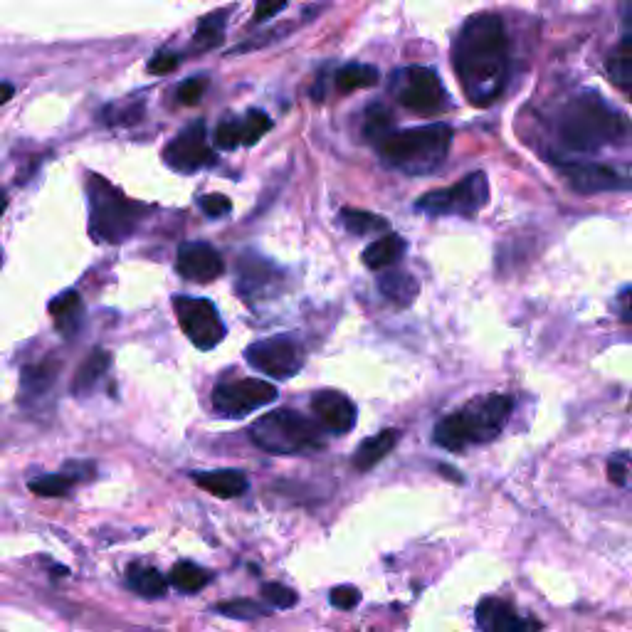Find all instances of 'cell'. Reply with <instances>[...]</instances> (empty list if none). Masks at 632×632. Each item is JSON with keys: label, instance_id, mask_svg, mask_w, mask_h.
<instances>
[{"label": "cell", "instance_id": "6da1fadb", "mask_svg": "<svg viewBox=\"0 0 632 632\" xmlns=\"http://www.w3.org/2000/svg\"><path fill=\"white\" fill-rule=\"evenodd\" d=\"M452 65L462 92L474 107L497 102L509 79V38L504 20L497 13L467 18L452 47Z\"/></svg>", "mask_w": 632, "mask_h": 632}, {"label": "cell", "instance_id": "7a4b0ae2", "mask_svg": "<svg viewBox=\"0 0 632 632\" xmlns=\"http://www.w3.org/2000/svg\"><path fill=\"white\" fill-rule=\"evenodd\" d=\"M630 121L598 94H581L563 107L558 136L563 146L578 154H591L603 146L620 144L628 136Z\"/></svg>", "mask_w": 632, "mask_h": 632}, {"label": "cell", "instance_id": "3957f363", "mask_svg": "<svg viewBox=\"0 0 632 632\" xmlns=\"http://www.w3.org/2000/svg\"><path fill=\"white\" fill-rule=\"evenodd\" d=\"M512 410V395L492 393L472 400L465 408L447 415L435 425V445H440L442 450L462 452L470 445H482V442L494 440L504 430Z\"/></svg>", "mask_w": 632, "mask_h": 632}, {"label": "cell", "instance_id": "277c9868", "mask_svg": "<svg viewBox=\"0 0 632 632\" xmlns=\"http://www.w3.org/2000/svg\"><path fill=\"white\" fill-rule=\"evenodd\" d=\"M452 126L450 124H425L415 129L393 131L381 146L383 163L388 168L405 173V176H430L440 171L450 154Z\"/></svg>", "mask_w": 632, "mask_h": 632}, {"label": "cell", "instance_id": "5b68a950", "mask_svg": "<svg viewBox=\"0 0 632 632\" xmlns=\"http://www.w3.org/2000/svg\"><path fill=\"white\" fill-rule=\"evenodd\" d=\"M89 235L97 242L119 245L129 240L141 220V205L134 203L104 176H89Z\"/></svg>", "mask_w": 632, "mask_h": 632}, {"label": "cell", "instance_id": "8992f818", "mask_svg": "<svg viewBox=\"0 0 632 632\" xmlns=\"http://www.w3.org/2000/svg\"><path fill=\"white\" fill-rule=\"evenodd\" d=\"M250 440L270 455H307L321 450V428L292 408H277L250 425Z\"/></svg>", "mask_w": 632, "mask_h": 632}, {"label": "cell", "instance_id": "52a82bcc", "mask_svg": "<svg viewBox=\"0 0 632 632\" xmlns=\"http://www.w3.org/2000/svg\"><path fill=\"white\" fill-rule=\"evenodd\" d=\"M391 94L400 107L415 114H440L447 107V92L440 75L430 67H403L391 75Z\"/></svg>", "mask_w": 632, "mask_h": 632}, {"label": "cell", "instance_id": "ba28073f", "mask_svg": "<svg viewBox=\"0 0 632 632\" xmlns=\"http://www.w3.org/2000/svg\"><path fill=\"white\" fill-rule=\"evenodd\" d=\"M489 203V181L487 173L474 171L462 178L460 183L437 191L425 193L415 203L420 213L428 215H460V218H474L484 205Z\"/></svg>", "mask_w": 632, "mask_h": 632}, {"label": "cell", "instance_id": "9c48e42d", "mask_svg": "<svg viewBox=\"0 0 632 632\" xmlns=\"http://www.w3.org/2000/svg\"><path fill=\"white\" fill-rule=\"evenodd\" d=\"M173 312H176L178 326H181L183 334L188 336V341L196 349L210 351L225 339V324L210 299L176 294L173 297Z\"/></svg>", "mask_w": 632, "mask_h": 632}, {"label": "cell", "instance_id": "30bf717a", "mask_svg": "<svg viewBox=\"0 0 632 632\" xmlns=\"http://www.w3.org/2000/svg\"><path fill=\"white\" fill-rule=\"evenodd\" d=\"M247 363L260 373L272 378H292L302 371L304 349L294 336H270V339L255 341L245 351Z\"/></svg>", "mask_w": 632, "mask_h": 632}, {"label": "cell", "instance_id": "8fae6325", "mask_svg": "<svg viewBox=\"0 0 632 632\" xmlns=\"http://www.w3.org/2000/svg\"><path fill=\"white\" fill-rule=\"evenodd\" d=\"M277 398V388L262 378H240L215 386L213 405L223 418H245Z\"/></svg>", "mask_w": 632, "mask_h": 632}, {"label": "cell", "instance_id": "7c38bea8", "mask_svg": "<svg viewBox=\"0 0 632 632\" xmlns=\"http://www.w3.org/2000/svg\"><path fill=\"white\" fill-rule=\"evenodd\" d=\"M163 161L178 173H196L213 163V149L205 134V121L196 119L178 131L163 149Z\"/></svg>", "mask_w": 632, "mask_h": 632}, {"label": "cell", "instance_id": "4fadbf2b", "mask_svg": "<svg viewBox=\"0 0 632 632\" xmlns=\"http://www.w3.org/2000/svg\"><path fill=\"white\" fill-rule=\"evenodd\" d=\"M176 270L188 282L208 284L223 275L225 262L223 255L208 242H186L178 247Z\"/></svg>", "mask_w": 632, "mask_h": 632}, {"label": "cell", "instance_id": "5bb4252c", "mask_svg": "<svg viewBox=\"0 0 632 632\" xmlns=\"http://www.w3.org/2000/svg\"><path fill=\"white\" fill-rule=\"evenodd\" d=\"M563 176L578 193H610L630 188L628 176L600 163H563Z\"/></svg>", "mask_w": 632, "mask_h": 632}, {"label": "cell", "instance_id": "9a60e30c", "mask_svg": "<svg viewBox=\"0 0 632 632\" xmlns=\"http://www.w3.org/2000/svg\"><path fill=\"white\" fill-rule=\"evenodd\" d=\"M312 410L321 428L329 433L346 435L354 430L356 425V405L351 403L349 395L339 391H319L312 398Z\"/></svg>", "mask_w": 632, "mask_h": 632}, {"label": "cell", "instance_id": "2e32d148", "mask_svg": "<svg viewBox=\"0 0 632 632\" xmlns=\"http://www.w3.org/2000/svg\"><path fill=\"white\" fill-rule=\"evenodd\" d=\"M477 623L482 632H539L534 618H521L507 600L487 598L477 608Z\"/></svg>", "mask_w": 632, "mask_h": 632}, {"label": "cell", "instance_id": "e0dca14e", "mask_svg": "<svg viewBox=\"0 0 632 632\" xmlns=\"http://www.w3.org/2000/svg\"><path fill=\"white\" fill-rule=\"evenodd\" d=\"M47 309H50L52 324H55V329L60 331V336H65V339H72V336L82 329L84 302L75 289H67V292L57 294Z\"/></svg>", "mask_w": 632, "mask_h": 632}, {"label": "cell", "instance_id": "ac0fdd59", "mask_svg": "<svg viewBox=\"0 0 632 632\" xmlns=\"http://www.w3.org/2000/svg\"><path fill=\"white\" fill-rule=\"evenodd\" d=\"M237 270H240V277H237V292L245 299H250L252 294H265L267 284H275L277 279L275 265H270V262L255 255L242 257Z\"/></svg>", "mask_w": 632, "mask_h": 632}, {"label": "cell", "instance_id": "d6986e66", "mask_svg": "<svg viewBox=\"0 0 632 632\" xmlns=\"http://www.w3.org/2000/svg\"><path fill=\"white\" fill-rule=\"evenodd\" d=\"M193 482L200 489L220 499H235L247 492V477L240 470H215V472H193Z\"/></svg>", "mask_w": 632, "mask_h": 632}, {"label": "cell", "instance_id": "ffe728a7", "mask_svg": "<svg viewBox=\"0 0 632 632\" xmlns=\"http://www.w3.org/2000/svg\"><path fill=\"white\" fill-rule=\"evenodd\" d=\"M109 368H112V356H109V351H89V356L84 358L82 366L77 368L75 378H72V393H75L77 398H87V395L97 388V383L107 376Z\"/></svg>", "mask_w": 632, "mask_h": 632}, {"label": "cell", "instance_id": "44dd1931", "mask_svg": "<svg viewBox=\"0 0 632 632\" xmlns=\"http://www.w3.org/2000/svg\"><path fill=\"white\" fill-rule=\"evenodd\" d=\"M400 442V430H383V433L366 437V440L358 445L354 455V465L358 472H368L378 465V462L386 460L391 455V450Z\"/></svg>", "mask_w": 632, "mask_h": 632}, {"label": "cell", "instance_id": "7402d4cb", "mask_svg": "<svg viewBox=\"0 0 632 632\" xmlns=\"http://www.w3.org/2000/svg\"><path fill=\"white\" fill-rule=\"evenodd\" d=\"M378 289H381L383 297L395 307L405 309L415 302V297L420 294V282L410 272L403 270H391L378 279Z\"/></svg>", "mask_w": 632, "mask_h": 632}, {"label": "cell", "instance_id": "603a6c76", "mask_svg": "<svg viewBox=\"0 0 632 632\" xmlns=\"http://www.w3.org/2000/svg\"><path fill=\"white\" fill-rule=\"evenodd\" d=\"M405 250H408V242L400 235L391 233L386 237H378L376 242H371V245L363 250V265H366L368 270H386V267L395 265V262L405 255Z\"/></svg>", "mask_w": 632, "mask_h": 632}, {"label": "cell", "instance_id": "cb8c5ba5", "mask_svg": "<svg viewBox=\"0 0 632 632\" xmlns=\"http://www.w3.org/2000/svg\"><path fill=\"white\" fill-rule=\"evenodd\" d=\"M126 583H129L131 591L139 593L141 598H151V600L163 598L168 591V586H171L158 568L141 566V563H131V566L126 568Z\"/></svg>", "mask_w": 632, "mask_h": 632}, {"label": "cell", "instance_id": "d4e9b609", "mask_svg": "<svg viewBox=\"0 0 632 632\" xmlns=\"http://www.w3.org/2000/svg\"><path fill=\"white\" fill-rule=\"evenodd\" d=\"M60 368L62 366L55 358L25 366L23 373H20V391H23L25 398H38V395L47 393L52 388V383H55Z\"/></svg>", "mask_w": 632, "mask_h": 632}, {"label": "cell", "instance_id": "484cf974", "mask_svg": "<svg viewBox=\"0 0 632 632\" xmlns=\"http://www.w3.org/2000/svg\"><path fill=\"white\" fill-rule=\"evenodd\" d=\"M605 70H608L610 82L632 97V30L615 45V50L610 52L608 62H605Z\"/></svg>", "mask_w": 632, "mask_h": 632}, {"label": "cell", "instance_id": "4316f807", "mask_svg": "<svg viewBox=\"0 0 632 632\" xmlns=\"http://www.w3.org/2000/svg\"><path fill=\"white\" fill-rule=\"evenodd\" d=\"M378 70L373 65H361V62H351V65L341 67L336 72L334 84L339 92L349 94V92H358V89H368V87H376L378 84Z\"/></svg>", "mask_w": 632, "mask_h": 632}, {"label": "cell", "instance_id": "83f0119b", "mask_svg": "<svg viewBox=\"0 0 632 632\" xmlns=\"http://www.w3.org/2000/svg\"><path fill=\"white\" fill-rule=\"evenodd\" d=\"M393 121V112L386 104H371L366 109V117H363V136L381 146L393 134Z\"/></svg>", "mask_w": 632, "mask_h": 632}, {"label": "cell", "instance_id": "f1b7e54d", "mask_svg": "<svg viewBox=\"0 0 632 632\" xmlns=\"http://www.w3.org/2000/svg\"><path fill=\"white\" fill-rule=\"evenodd\" d=\"M168 583H171L173 588H178L181 593H198L210 583V573L205 571V568L196 566V563L183 561L173 566Z\"/></svg>", "mask_w": 632, "mask_h": 632}, {"label": "cell", "instance_id": "f546056e", "mask_svg": "<svg viewBox=\"0 0 632 632\" xmlns=\"http://www.w3.org/2000/svg\"><path fill=\"white\" fill-rule=\"evenodd\" d=\"M339 218H341V225L354 235H376V233H383V230H388V220L376 213H368V210L344 208L339 213Z\"/></svg>", "mask_w": 632, "mask_h": 632}, {"label": "cell", "instance_id": "4dcf8cb0", "mask_svg": "<svg viewBox=\"0 0 632 632\" xmlns=\"http://www.w3.org/2000/svg\"><path fill=\"white\" fill-rule=\"evenodd\" d=\"M225 13H210L200 20L196 38H193V52H208L218 47L225 38Z\"/></svg>", "mask_w": 632, "mask_h": 632}, {"label": "cell", "instance_id": "1f68e13d", "mask_svg": "<svg viewBox=\"0 0 632 632\" xmlns=\"http://www.w3.org/2000/svg\"><path fill=\"white\" fill-rule=\"evenodd\" d=\"M77 479L67 477V474H42V477L30 479V492L38 494V497H65L72 487H75Z\"/></svg>", "mask_w": 632, "mask_h": 632}, {"label": "cell", "instance_id": "d6a6232c", "mask_svg": "<svg viewBox=\"0 0 632 632\" xmlns=\"http://www.w3.org/2000/svg\"><path fill=\"white\" fill-rule=\"evenodd\" d=\"M240 126H242V146H252L272 129V119L267 117L265 112H260V109H252V112H247L245 117L240 119Z\"/></svg>", "mask_w": 632, "mask_h": 632}, {"label": "cell", "instance_id": "836d02e7", "mask_svg": "<svg viewBox=\"0 0 632 632\" xmlns=\"http://www.w3.org/2000/svg\"><path fill=\"white\" fill-rule=\"evenodd\" d=\"M218 613L225 615V618H235V620H257L265 618L267 608H262L255 600H228V603L218 605Z\"/></svg>", "mask_w": 632, "mask_h": 632}, {"label": "cell", "instance_id": "e575fe53", "mask_svg": "<svg viewBox=\"0 0 632 632\" xmlns=\"http://www.w3.org/2000/svg\"><path fill=\"white\" fill-rule=\"evenodd\" d=\"M215 146L223 151H233L237 146H242L240 119H225L223 124H218V129H215Z\"/></svg>", "mask_w": 632, "mask_h": 632}, {"label": "cell", "instance_id": "d590c367", "mask_svg": "<svg viewBox=\"0 0 632 632\" xmlns=\"http://www.w3.org/2000/svg\"><path fill=\"white\" fill-rule=\"evenodd\" d=\"M205 89H208V77H191L178 87V102L186 104V107H196V104L203 99Z\"/></svg>", "mask_w": 632, "mask_h": 632}, {"label": "cell", "instance_id": "8d00e7d4", "mask_svg": "<svg viewBox=\"0 0 632 632\" xmlns=\"http://www.w3.org/2000/svg\"><path fill=\"white\" fill-rule=\"evenodd\" d=\"M262 598L270 605H275V608H292L297 603V593L292 588L282 586V583H265L262 586Z\"/></svg>", "mask_w": 632, "mask_h": 632}, {"label": "cell", "instance_id": "74e56055", "mask_svg": "<svg viewBox=\"0 0 632 632\" xmlns=\"http://www.w3.org/2000/svg\"><path fill=\"white\" fill-rule=\"evenodd\" d=\"M178 65H181V55H178V52L161 50L149 60V72L151 75H168V72L176 70Z\"/></svg>", "mask_w": 632, "mask_h": 632}, {"label": "cell", "instance_id": "f35d334b", "mask_svg": "<svg viewBox=\"0 0 632 632\" xmlns=\"http://www.w3.org/2000/svg\"><path fill=\"white\" fill-rule=\"evenodd\" d=\"M200 210H203L208 218H223V215H228L230 210H233V203H230V198L210 193V196L200 198Z\"/></svg>", "mask_w": 632, "mask_h": 632}, {"label": "cell", "instance_id": "ab89813d", "mask_svg": "<svg viewBox=\"0 0 632 632\" xmlns=\"http://www.w3.org/2000/svg\"><path fill=\"white\" fill-rule=\"evenodd\" d=\"M358 600H361V593L351 586H341V588H336V591H331V605L339 610L356 608Z\"/></svg>", "mask_w": 632, "mask_h": 632}, {"label": "cell", "instance_id": "60d3db41", "mask_svg": "<svg viewBox=\"0 0 632 632\" xmlns=\"http://www.w3.org/2000/svg\"><path fill=\"white\" fill-rule=\"evenodd\" d=\"M287 8V3H262L255 8V23H265V20H270L272 15L282 13V10Z\"/></svg>", "mask_w": 632, "mask_h": 632}, {"label": "cell", "instance_id": "b9f144b4", "mask_svg": "<svg viewBox=\"0 0 632 632\" xmlns=\"http://www.w3.org/2000/svg\"><path fill=\"white\" fill-rule=\"evenodd\" d=\"M608 474H610V482L613 484H625V479H628V472H625L623 462H615V460L610 462Z\"/></svg>", "mask_w": 632, "mask_h": 632}, {"label": "cell", "instance_id": "7bdbcfd3", "mask_svg": "<svg viewBox=\"0 0 632 632\" xmlns=\"http://www.w3.org/2000/svg\"><path fill=\"white\" fill-rule=\"evenodd\" d=\"M440 470H442V472H445V477H450V479H455V482H462V477H460V472H457V470H450V467H445V465H442V467H440Z\"/></svg>", "mask_w": 632, "mask_h": 632}, {"label": "cell", "instance_id": "ee69618b", "mask_svg": "<svg viewBox=\"0 0 632 632\" xmlns=\"http://www.w3.org/2000/svg\"><path fill=\"white\" fill-rule=\"evenodd\" d=\"M10 97H13V87H10V84L5 82V84H3V104L10 102Z\"/></svg>", "mask_w": 632, "mask_h": 632}, {"label": "cell", "instance_id": "f6af8a7d", "mask_svg": "<svg viewBox=\"0 0 632 632\" xmlns=\"http://www.w3.org/2000/svg\"><path fill=\"white\" fill-rule=\"evenodd\" d=\"M625 309H628V314L632 316V289L628 294H625Z\"/></svg>", "mask_w": 632, "mask_h": 632}]
</instances>
